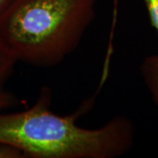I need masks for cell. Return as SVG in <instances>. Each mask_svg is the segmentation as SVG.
Here are the masks:
<instances>
[{
  "mask_svg": "<svg viewBox=\"0 0 158 158\" xmlns=\"http://www.w3.org/2000/svg\"><path fill=\"white\" fill-rule=\"evenodd\" d=\"M50 104L51 91L44 88L28 109L0 112V144L32 158H117L133 147L135 127L128 117L117 115L101 127L89 129L77 124V113L57 115Z\"/></svg>",
  "mask_w": 158,
  "mask_h": 158,
  "instance_id": "1",
  "label": "cell"
},
{
  "mask_svg": "<svg viewBox=\"0 0 158 158\" xmlns=\"http://www.w3.org/2000/svg\"><path fill=\"white\" fill-rule=\"evenodd\" d=\"M97 0H12L0 16V40L17 62L50 67L80 43Z\"/></svg>",
  "mask_w": 158,
  "mask_h": 158,
  "instance_id": "2",
  "label": "cell"
},
{
  "mask_svg": "<svg viewBox=\"0 0 158 158\" xmlns=\"http://www.w3.org/2000/svg\"><path fill=\"white\" fill-rule=\"evenodd\" d=\"M142 79L158 106V54L146 56L140 66Z\"/></svg>",
  "mask_w": 158,
  "mask_h": 158,
  "instance_id": "3",
  "label": "cell"
},
{
  "mask_svg": "<svg viewBox=\"0 0 158 158\" xmlns=\"http://www.w3.org/2000/svg\"><path fill=\"white\" fill-rule=\"evenodd\" d=\"M17 60L0 40V91L11 77Z\"/></svg>",
  "mask_w": 158,
  "mask_h": 158,
  "instance_id": "4",
  "label": "cell"
},
{
  "mask_svg": "<svg viewBox=\"0 0 158 158\" xmlns=\"http://www.w3.org/2000/svg\"><path fill=\"white\" fill-rule=\"evenodd\" d=\"M146 6L150 25L158 35V0H143Z\"/></svg>",
  "mask_w": 158,
  "mask_h": 158,
  "instance_id": "5",
  "label": "cell"
},
{
  "mask_svg": "<svg viewBox=\"0 0 158 158\" xmlns=\"http://www.w3.org/2000/svg\"><path fill=\"white\" fill-rule=\"evenodd\" d=\"M0 157H23L19 149L11 145L0 144Z\"/></svg>",
  "mask_w": 158,
  "mask_h": 158,
  "instance_id": "6",
  "label": "cell"
},
{
  "mask_svg": "<svg viewBox=\"0 0 158 158\" xmlns=\"http://www.w3.org/2000/svg\"><path fill=\"white\" fill-rule=\"evenodd\" d=\"M15 102V97L6 90L0 91V112L4 109L10 107L11 105Z\"/></svg>",
  "mask_w": 158,
  "mask_h": 158,
  "instance_id": "7",
  "label": "cell"
},
{
  "mask_svg": "<svg viewBox=\"0 0 158 158\" xmlns=\"http://www.w3.org/2000/svg\"><path fill=\"white\" fill-rule=\"evenodd\" d=\"M11 1L12 0H0V16L6 11V9L11 4Z\"/></svg>",
  "mask_w": 158,
  "mask_h": 158,
  "instance_id": "8",
  "label": "cell"
}]
</instances>
